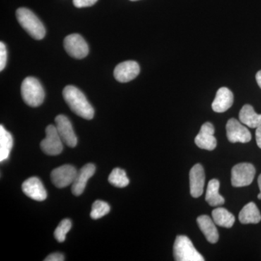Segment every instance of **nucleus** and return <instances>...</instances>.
<instances>
[{"label": "nucleus", "mask_w": 261, "mask_h": 261, "mask_svg": "<svg viewBox=\"0 0 261 261\" xmlns=\"http://www.w3.org/2000/svg\"><path fill=\"white\" fill-rule=\"evenodd\" d=\"M97 2V0H73V3L76 8H82L92 6Z\"/></svg>", "instance_id": "27"}, {"label": "nucleus", "mask_w": 261, "mask_h": 261, "mask_svg": "<svg viewBox=\"0 0 261 261\" xmlns=\"http://www.w3.org/2000/svg\"><path fill=\"white\" fill-rule=\"evenodd\" d=\"M108 181L111 185L118 188L128 186L129 179L127 177L126 171L119 168H114L108 177Z\"/></svg>", "instance_id": "23"}, {"label": "nucleus", "mask_w": 261, "mask_h": 261, "mask_svg": "<svg viewBox=\"0 0 261 261\" xmlns=\"http://www.w3.org/2000/svg\"><path fill=\"white\" fill-rule=\"evenodd\" d=\"M140 72V65L137 62L125 61L117 65L114 70V77L118 82L126 83L135 80Z\"/></svg>", "instance_id": "11"}, {"label": "nucleus", "mask_w": 261, "mask_h": 261, "mask_svg": "<svg viewBox=\"0 0 261 261\" xmlns=\"http://www.w3.org/2000/svg\"><path fill=\"white\" fill-rule=\"evenodd\" d=\"M64 47L70 56L75 59H83L89 54V46L80 34L67 36L64 39Z\"/></svg>", "instance_id": "7"}, {"label": "nucleus", "mask_w": 261, "mask_h": 261, "mask_svg": "<svg viewBox=\"0 0 261 261\" xmlns=\"http://www.w3.org/2000/svg\"><path fill=\"white\" fill-rule=\"evenodd\" d=\"M21 96L25 104L36 108L44 102L45 93L39 81L34 77H27L21 84Z\"/></svg>", "instance_id": "3"}, {"label": "nucleus", "mask_w": 261, "mask_h": 261, "mask_svg": "<svg viewBox=\"0 0 261 261\" xmlns=\"http://www.w3.org/2000/svg\"><path fill=\"white\" fill-rule=\"evenodd\" d=\"M212 217L215 224L221 227L231 228L235 222L234 216L224 207H219L214 209Z\"/></svg>", "instance_id": "22"}, {"label": "nucleus", "mask_w": 261, "mask_h": 261, "mask_svg": "<svg viewBox=\"0 0 261 261\" xmlns=\"http://www.w3.org/2000/svg\"><path fill=\"white\" fill-rule=\"evenodd\" d=\"M255 80H256L257 83L261 89V70H259V71L256 73V75H255Z\"/></svg>", "instance_id": "30"}, {"label": "nucleus", "mask_w": 261, "mask_h": 261, "mask_svg": "<svg viewBox=\"0 0 261 261\" xmlns=\"http://www.w3.org/2000/svg\"><path fill=\"white\" fill-rule=\"evenodd\" d=\"M13 146V139L11 134L5 129L3 125H1L0 126V162H5L8 159Z\"/></svg>", "instance_id": "21"}, {"label": "nucleus", "mask_w": 261, "mask_h": 261, "mask_svg": "<svg viewBox=\"0 0 261 261\" xmlns=\"http://www.w3.org/2000/svg\"><path fill=\"white\" fill-rule=\"evenodd\" d=\"M220 183L216 178L211 180L207 185L205 200L212 207L221 206L225 203L224 197L219 194Z\"/></svg>", "instance_id": "20"}, {"label": "nucleus", "mask_w": 261, "mask_h": 261, "mask_svg": "<svg viewBox=\"0 0 261 261\" xmlns=\"http://www.w3.org/2000/svg\"><path fill=\"white\" fill-rule=\"evenodd\" d=\"M65 260V257L63 256V254L59 253V252H55V253L50 254L48 255L44 260L45 261H63Z\"/></svg>", "instance_id": "28"}, {"label": "nucleus", "mask_w": 261, "mask_h": 261, "mask_svg": "<svg viewBox=\"0 0 261 261\" xmlns=\"http://www.w3.org/2000/svg\"><path fill=\"white\" fill-rule=\"evenodd\" d=\"M205 181V171L202 165H195L190 172V194L192 197L197 198L202 195Z\"/></svg>", "instance_id": "13"}, {"label": "nucleus", "mask_w": 261, "mask_h": 261, "mask_svg": "<svg viewBox=\"0 0 261 261\" xmlns=\"http://www.w3.org/2000/svg\"><path fill=\"white\" fill-rule=\"evenodd\" d=\"M8 61V51L5 44L3 42H0V70H3L6 66Z\"/></svg>", "instance_id": "26"}, {"label": "nucleus", "mask_w": 261, "mask_h": 261, "mask_svg": "<svg viewBox=\"0 0 261 261\" xmlns=\"http://www.w3.org/2000/svg\"><path fill=\"white\" fill-rule=\"evenodd\" d=\"M255 138H256L257 145L261 149V126L257 127L255 132Z\"/></svg>", "instance_id": "29"}, {"label": "nucleus", "mask_w": 261, "mask_h": 261, "mask_svg": "<svg viewBox=\"0 0 261 261\" xmlns=\"http://www.w3.org/2000/svg\"><path fill=\"white\" fill-rule=\"evenodd\" d=\"M56 126L63 143L70 147H75L78 142L71 123L66 116L59 115L56 117Z\"/></svg>", "instance_id": "10"}, {"label": "nucleus", "mask_w": 261, "mask_h": 261, "mask_svg": "<svg viewBox=\"0 0 261 261\" xmlns=\"http://www.w3.org/2000/svg\"><path fill=\"white\" fill-rule=\"evenodd\" d=\"M239 220L243 224H258L261 221L260 211L254 202H249L240 211Z\"/></svg>", "instance_id": "19"}, {"label": "nucleus", "mask_w": 261, "mask_h": 261, "mask_svg": "<svg viewBox=\"0 0 261 261\" xmlns=\"http://www.w3.org/2000/svg\"><path fill=\"white\" fill-rule=\"evenodd\" d=\"M255 175V168L250 163H243L233 166L231 170V185L243 187L251 185Z\"/></svg>", "instance_id": "5"}, {"label": "nucleus", "mask_w": 261, "mask_h": 261, "mask_svg": "<svg viewBox=\"0 0 261 261\" xmlns=\"http://www.w3.org/2000/svg\"><path fill=\"white\" fill-rule=\"evenodd\" d=\"M46 137L41 142V149L48 155H58L61 154L63 149L62 141L56 126L49 125L46 128Z\"/></svg>", "instance_id": "6"}, {"label": "nucleus", "mask_w": 261, "mask_h": 261, "mask_svg": "<svg viewBox=\"0 0 261 261\" xmlns=\"http://www.w3.org/2000/svg\"><path fill=\"white\" fill-rule=\"evenodd\" d=\"M95 166L92 163L86 164L77 172L74 181L72 184L71 192L75 196L83 193L87 181L95 173Z\"/></svg>", "instance_id": "15"}, {"label": "nucleus", "mask_w": 261, "mask_h": 261, "mask_svg": "<svg viewBox=\"0 0 261 261\" xmlns=\"http://www.w3.org/2000/svg\"><path fill=\"white\" fill-rule=\"evenodd\" d=\"M214 126L212 123L209 122L204 123L195 139L197 147L209 151L214 150L217 146V140L214 137Z\"/></svg>", "instance_id": "12"}, {"label": "nucleus", "mask_w": 261, "mask_h": 261, "mask_svg": "<svg viewBox=\"0 0 261 261\" xmlns=\"http://www.w3.org/2000/svg\"><path fill=\"white\" fill-rule=\"evenodd\" d=\"M16 17L22 28L31 37L37 40H41L45 37L46 30L40 20L30 10L20 8L17 10Z\"/></svg>", "instance_id": "2"}, {"label": "nucleus", "mask_w": 261, "mask_h": 261, "mask_svg": "<svg viewBox=\"0 0 261 261\" xmlns=\"http://www.w3.org/2000/svg\"><path fill=\"white\" fill-rule=\"evenodd\" d=\"M65 102L77 116L91 120L94 116V110L82 91L74 86H67L63 91Z\"/></svg>", "instance_id": "1"}, {"label": "nucleus", "mask_w": 261, "mask_h": 261, "mask_svg": "<svg viewBox=\"0 0 261 261\" xmlns=\"http://www.w3.org/2000/svg\"><path fill=\"white\" fill-rule=\"evenodd\" d=\"M173 256L177 261H203L205 259L196 250L191 240L184 235L176 237L173 245Z\"/></svg>", "instance_id": "4"}, {"label": "nucleus", "mask_w": 261, "mask_h": 261, "mask_svg": "<svg viewBox=\"0 0 261 261\" xmlns=\"http://www.w3.org/2000/svg\"><path fill=\"white\" fill-rule=\"evenodd\" d=\"M72 223L69 219H63L56 228L54 232L55 238L58 243H63L66 238V234L71 228Z\"/></svg>", "instance_id": "25"}, {"label": "nucleus", "mask_w": 261, "mask_h": 261, "mask_svg": "<svg viewBox=\"0 0 261 261\" xmlns=\"http://www.w3.org/2000/svg\"><path fill=\"white\" fill-rule=\"evenodd\" d=\"M197 222L201 231L205 235L206 240L209 243L215 244L219 241V231L215 225L216 224L214 220L211 219L209 216L203 215L197 218Z\"/></svg>", "instance_id": "17"}, {"label": "nucleus", "mask_w": 261, "mask_h": 261, "mask_svg": "<svg viewBox=\"0 0 261 261\" xmlns=\"http://www.w3.org/2000/svg\"><path fill=\"white\" fill-rule=\"evenodd\" d=\"M233 102V95L231 91L226 87H221L216 92L212 108L216 113L226 112L232 106Z\"/></svg>", "instance_id": "16"}, {"label": "nucleus", "mask_w": 261, "mask_h": 261, "mask_svg": "<svg viewBox=\"0 0 261 261\" xmlns=\"http://www.w3.org/2000/svg\"><path fill=\"white\" fill-rule=\"evenodd\" d=\"M226 128V136L230 142L247 143L251 140L252 135L250 130L235 118L228 120Z\"/></svg>", "instance_id": "9"}, {"label": "nucleus", "mask_w": 261, "mask_h": 261, "mask_svg": "<svg viewBox=\"0 0 261 261\" xmlns=\"http://www.w3.org/2000/svg\"><path fill=\"white\" fill-rule=\"evenodd\" d=\"M257 184H258L259 189H260V193L257 195V198L259 200H261V174L259 176L258 178H257Z\"/></svg>", "instance_id": "31"}, {"label": "nucleus", "mask_w": 261, "mask_h": 261, "mask_svg": "<svg viewBox=\"0 0 261 261\" xmlns=\"http://www.w3.org/2000/svg\"><path fill=\"white\" fill-rule=\"evenodd\" d=\"M77 172L78 171L74 166L63 165L51 171V182L58 188H64L73 184Z\"/></svg>", "instance_id": "8"}, {"label": "nucleus", "mask_w": 261, "mask_h": 261, "mask_svg": "<svg viewBox=\"0 0 261 261\" xmlns=\"http://www.w3.org/2000/svg\"><path fill=\"white\" fill-rule=\"evenodd\" d=\"M240 121L243 124L252 128H257L261 126V115L257 114L250 105H245L239 115Z\"/></svg>", "instance_id": "18"}, {"label": "nucleus", "mask_w": 261, "mask_h": 261, "mask_svg": "<svg viewBox=\"0 0 261 261\" xmlns=\"http://www.w3.org/2000/svg\"><path fill=\"white\" fill-rule=\"evenodd\" d=\"M111 211V207L107 202L102 200H96L92 207L90 216L92 219H99L107 215Z\"/></svg>", "instance_id": "24"}, {"label": "nucleus", "mask_w": 261, "mask_h": 261, "mask_svg": "<svg viewBox=\"0 0 261 261\" xmlns=\"http://www.w3.org/2000/svg\"><path fill=\"white\" fill-rule=\"evenodd\" d=\"M130 1H137V0H130Z\"/></svg>", "instance_id": "32"}, {"label": "nucleus", "mask_w": 261, "mask_h": 261, "mask_svg": "<svg viewBox=\"0 0 261 261\" xmlns=\"http://www.w3.org/2000/svg\"><path fill=\"white\" fill-rule=\"evenodd\" d=\"M22 190L25 195L36 201H44L47 197V191L39 178L31 177L22 185Z\"/></svg>", "instance_id": "14"}]
</instances>
